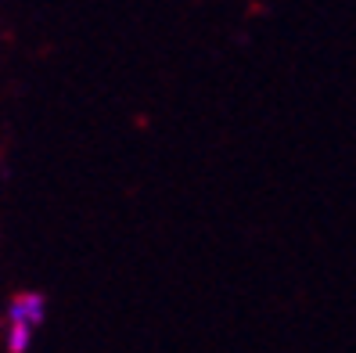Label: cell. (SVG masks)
Masks as SVG:
<instances>
[{
	"label": "cell",
	"mask_w": 356,
	"mask_h": 353,
	"mask_svg": "<svg viewBox=\"0 0 356 353\" xmlns=\"http://www.w3.org/2000/svg\"><path fill=\"white\" fill-rule=\"evenodd\" d=\"M47 314V303L44 296H36V292H22V296H15L11 306H8V321H18V324H29L36 328L40 321H44Z\"/></svg>",
	"instance_id": "cell-1"
},
{
	"label": "cell",
	"mask_w": 356,
	"mask_h": 353,
	"mask_svg": "<svg viewBox=\"0 0 356 353\" xmlns=\"http://www.w3.org/2000/svg\"><path fill=\"white\" fill-rule=\"evenodd\" d=\"M29 339H33V328H29V324H18V321L8 324V346H11L15 353H22V350L29 346Z\"/></svg>",
	"instance_id": "cell-2"
}]
</instances>
